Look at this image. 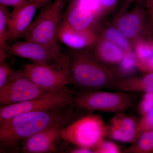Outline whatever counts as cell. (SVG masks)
<instances>
[{"instance_id":"ffe728a7","label":"cell","mask_w":153,"mask_h":153,"mask_svg":"<svg viewBox=\"0 0 153 153\" xmlns=\"http://www.w3.org/2000/svg\"><path fill=\"white\" fill-rule=\"evenodd\" d=\"M134 52L137 58L138 62H144L153 57V47L152 41L142 38L132 44Z\"/></svg>"},{"instance_id":"7c38bea8","label":"cell","mask_w":153,"mask_h":153,"mask_svg":"<svg viewBox=\"0 0 153 153\" xmlns=\"http://www.w3.org/2000/svg\"><path fill=\"white\" fill-rule=\"evenodd\" d=\"M37 8L29 2L24 5L14 8L10 14L8 22L9 40L15 41L24 37L27 33L33 22Z\"/></svg>"},{"instance_id":"9a60e30c","label":"cell","mask_w":153,"mask_h":153,"mask_svg":"<svg viewBox=\"0 0 153 153\" xmlns=\"http://www.w3.org/2000/svg\"><path fill=\"white\" fill-rule=\"evenodd\" d=\"M100 18L90 11L70 2L65 13L63 20L76 30L96 31Z\"/></svg>"},{"instance_id":"8992f818","label":"cell","mask_w":153,"mask_h":153,"mask_svg":"<svg viewBox=\"0 0 153 153\" xmlns=\"http://www.w3.org/2000/svg\"><path fill=\"white\" fill-rule=\"evenodd\" d=\"M74 91L67 88L57 91H47L43 95L28 101L1 106L0 121L25 113L51 111L72 105Z\"/></svg>"},{"instance_id":"d6986e66","label":"cell","mask_w":153,"mask_h":153,"mask_svg":"<svg viewBox=\"0 0 153 153\" xmlns=\"http://www.w3.org/2000/svg\"><path fill=\"white\" fill-rule=\"evenodd\" d=\"M102 36L121 48L126 52L134 51L131 41L115 26L107 28Z\"/></svg>"},{"instance_id":"52a82bcc","label":"cell","mask_w":153,"mask_h":153,"mask_svg":"<svg viewBox=\"0 0 153 153\" xmlns=\"http://www.w3.org/2000/svg\"><path fill=\"white\" fill-rule=\"evenodd\" d=\"M8 50L14 55L34 63L58 65L68 74L70 56L63 54L58 45H44L25 40L9 45Z\"/></svg>"},{"instance_id":"7a4b0ae2","label":"cell","mask_w":153,"mask_h":153,"mask_svg":"<svg viewBox=\"0 0 153 153\" xmlns=\"http://www.w3.org/2000/svg\"><path fill=\"white\" fill-rule=\"evenodd\" d=\"M67 74L69 84L78 91L117 89L123 77L116 71L99 62L85 52H72Z\"/></svg>"},{"instance_id":"8fae6325","label":"cell","mask_w":153,"mask_h":153,"mask_svg":"<svg viewBox=\"0 0 153 153\" xmlns=\"http://www.w3.org/2000/svg\"><path fill=\"white\" fill-rule=\"evenodd\" d=\"M115 26L131 41L134 42L147 33L144 12L139 7L120 15L116 21Z\"/></svg>"},{"instance_id":"5bb4252c","label":"cell","mask_w":153,"mask_h":153,"mask_svg":"<svg viewBox=\"0 0 153 153\" xmlns=\"http://www.w3.org/2000/svg\"><path fill=\"white\" fill-rule=\"evenodd\" d=\"M98 37L96 31L76 30L63 20L57 34L58 40L76 51L94 46Z\"/></svg>"},{"instance_id":"83f0119b","label":"cell","mask_w":153,"mask_h":153,"mask_svg":"<svg viewBox=\"0 0 153 153\" xmlns=\"http://www.w3.org/2000/svg\"><path fill=\"white\" fill-rule=\"evenodd\" d=\"M137 67L141 71L145 73L153 72V57L146 62H137Z\"/></svg>"},{"instance_id":"5b68a950","label":"cell","mask_w":153,"mask_h":153,"mask_svg":"<svg viewBox=\"0 0 153 153\" xmlns=\"http://www.w3.org/2000/svg\"><path fill=\"white\" fill-rule=\"evenodd\" d=\"M67 0H55L43 7L33 21L25 38L44 45H57V34L64 18V8Z\"/></svg>"},{"instance_id":"4dcf8cb0","label":"cell","mask_w":153,"mask_h":153,"mask_svg":"<svg viewBox=\"0 0 153 153\" xmlns=\"http://www.w3.org/2000/svg\"><path fill=\"white\" fill-rule=\"evenodd\" d=\"M30 3H33L37 8L43 7L52 2V0H28Z\"/></svg>"},{"instance_id":"9c48e42d","label":"cell","mask_w":153,"mask_h":153,"mask_svg":"<svg viewBox=\"0 0 153 153\" xmlns=\"http://www.w3.org/2000/svg\"><path fill=\"white\" fill-rule=\"evenodd\" d=\"M47 91L24 76L22 69L15 71L6 84L0 88V105L28 101L39 97Z\"/></svg>"},{"instance_id":"277c9868","label":"cell","mask_w":153,"mask_h":153,"mask_svg":"<svg viewBox=\"0 0 153 153\" xmlns=\"http://www.w3.org/2000/svg\"><path fill=\"white\" fill-rule=\"evenodd\" d=\"M108 126L100 116L85 114L62 128L63 140L78 147L93 150L107 137Z\"/></svg>"},{"instance_id":"6da1fadb","label":"cell","mask_w":153,"mask_h":153,"mask_svg":"<svg viewBox=\"0 0 153 153\" xmlns=\"http://www.w3.org/2000/svg\"><path fill=\"white\" fill-rule=\"evenodd\" d=\"M91 112L71 105L54 110L25 113L0 121V145L9 149L16 148L21 141L38 132L55 127H64Z\"/></svg>"},{"instance_id":"484cf974","label":"cell","mask_w":153,"mask_h":153,"mask_svg":"<svg viewBox=\"0 0 153 153\" xmlns=\"http://www.w3.org/2000/svg\"><path fill=\"white\" fill-rule=\"evenodd\" d=\"M93 151L95 153H120L122 150L115 143L105 139Z\"/></svg>"},{"instance_id":"ac0fdd59","label":"cell","mask_w":153,"mask_h":153,"mask_svg":"<svg viewBox=\"0 0 153 153\" xmlns=\"http://www.w3.org/2000/svg\"><path fill=\"white\" fill-rule=\"evenodd\" d=\"M122 153H153V128L140 136L129 147L121 151Z\"/></svg>"},{"instance_id":"836d02e7","label":"cell","mask_w":153,"mask_h":153,"mask_svg":"<svg viewBox=\"0 0 153 153\" xmlns=\"http://www.w3.org/2000/svg\"><path fill=\"white\" fill-rule=\"evenodd\" d=\"M147 33L150 35V39L149 40L153 42V24H149V27L148 28Z\"/></svg>"},{"instance_id":"e575fe53","label":"cell","mask_w":153,"mask_h":153,"mask_svg":"<svg viewBox=\"0 0 153 153\" xmlns=\"http://www.w3.org/2000/svg\"><path fill=\"white\" fill-rule=\"evenodd\" d=\"M134 1V0H126V1L128 3H131Z\"/></svg>"},{"instance_id":"2e32d148","label":"cell","mask_w":153,"mask_h":153,"mask_svg":"<svg viewBox=\"0 0 153 153\" xmlns=\"http://www.w3.org/2000/svg\"><path fill=\"white\" fill-rule=\"evenodd\" d=\"M94 46V57L103 64H119L125 55L121 48L102 35L99 36Z\"/></svg>"},{"instance_id":"603a6c76","label":"cell","mask_w":153,"mask_h":153,"mask_svg":"<svg viewBox=\"0 0 153 153\" xmlns=\"http://www.w3.org/2000/svg\"><path fill=\"white\" fill-rule=\"evenodd\" d=\"M138 60L134 51L126 52L123 60L120 63V71L123 74L131 72L137 67Z\"/></svg>"},{"instance_id":"1f68e13d","label":"cell","mask_w":153,"mask_h":153,"mask_svg":"<svg viewBox=\"0 0 153 153\" xmlns=\"http://www.w3.org/2000/svg\"><path fill=\"white\" fill-rule=\"evenodd\" d=\"M146 2L150 19V24H153V0H146Z\"/></svg>"},{"instance_id":"f1b7e54d","label":"cell","mask_w":153,"mask_h":153,"mask_svg":"<svg viewBox=\"0 0 153 153\" xmlns=\"http://www.w3.org/2000/svg\"><path fill=\"white\" fill-rule=\"evenodd\" d=\"M28 0H0V4L7 7L13 6L14 8L19 7L27 4Z\"/></svg>"},{"instance_id":"30bf717a","label":"cell","mask_w":153,"mask_h":153,"mask_svg":"<svg viewBox=\"0 0 153 153\" xmlns=\"http://www.w3.org/2000/svg\"><path fill=\"white\" fill-rule=\"evenodd\" d=\"M62 128L55 127L47 129L23 140L22 152L46 153L57 152L58 144L63 140L61 134Z\"/></svg>"},{"instance_id":"4316f807","label":"cell","mask_w":153,"mask_h":153,"mask_svg":"<svg viewBox=\"0 0 153 153\" xmlns=\"http://www.w3.org/2000/svg\"><path fill=\"white\" fill-rule=\"evenodd\" d=\"M15 71L5 62L0 64V88L6 84Z\"/></svg>"},{"instance_id":"f546056e","label":"cell","mask_w":153,"mask_h":153,"mask_svg":"<svg viewBox=\"0 0 153 153\" xmlns=\"http://www.w3.org/2000/svg\"><path fill=\"white\" fill-rule=\"evenodd\" d=\"M105 13L112 10L117 3V0H99Z\"/></svg>"},{"instance_id":"44dd1931","label":"cell","mask_w":153,"mask_h":153,"mask_svg":"<svg viewBox=\"0 0 153 153\" xmlns=\"http://www.w3.org/2000/svg\"><path fill=\"white\" fill-rule=\"evenodd\" d=\"M10 14L6 7L0 4V50L7 53L8 50V22Z\"/></svg>"},{"instance_id":"7402d4cb","label":"cell","mask_w":153,"mask_h":153,"mask_svg":"<svg viewBox=\"0 0 153 153\" xmlns=\"http://www.w3.org/2000/svg\"><path fill=\"white\" fill-rule=\"evenodd\" d=\"M71 2L90 11L100 18L106 13L99 0H71Z\"/></svg>"},{"instance_id":"ba28073f","label":"cell","mask_w":153,"mask_h":153,"mask_svg":"<svg viewBox=\"0 0 153 153\" xmlns=\"http://www.w3.org/2000/svg\"><path fill=\"white\" fill-rule=\"evenodd\" d=\"M22 73L46 91L65 90L69 84L66 71L55 64L34 63L26 64L22 69Z\"/></svg>"},{"instance_id":"e0dca14e","label":"cell","mask_w":153,"mask_h":153,"mask_svg":"<svg viewBox=\"0 0 153 153\" xmlns=\"http://www.w3.org/2000/svg\"><path fill=\"white\" fill-rule=\"evenodd\" d=\"M117 89L128 92H147L153 91V72L141 76L123 77Z\"/></svg>"},{"instance_id":"3957f363","label":"cell","mask_w":153,"mask_h":153,"mask_svg":"<svg viewBox=\"0 0 153 153\" xmlns=\"http://www.w3.org/2000/svg\"><path fill=\"white\" fill-rule=\"evenodd\" d=\"M138 96L134 92H113L100 90L74 91L72 106L86 111L116 113L124 112L137 103Z\"/></svg>"},{"instance_id":"d6a6232c","label":"cell","mask_w":153,"mask_h":153,"mask_svg":"<svg viewBox=\"0 0 153 153\" xmlns=\"http://www.w3.org/2000/svg\"><path fill=\"white\" fill-rule=\"evenodd\" d=\"M70 153H94L93 150L87 148L78 147H76L75 149H73L70 151Z\"/></svg>"},{"instance_id":"d4e9b609","label":"cell","mask_w":153,"mask_h":153,"mask_svg":"<svg viewBox=\"0 0 153 153\" xmlns=\"http://www.w3.org/2000/svg\"><path fill=\"white\" fill-rule=\"evenodd\" d=\"M153 108V91L145 92L140 102L137 111L139 114L143 115Z\"/></svg>"},{"instance_id":"cb8c5ba5","label":"cell","mask_w":153,"mask_h":153,"mask_svg":"<svg viewBox=\"0 0 153 153\" xmlns=\"http://www.w3.org/2000/svg\"><path fill=\"white\" fill-rule=\"evenodd\" d=\"M153 128V108L139 119L137 130V141L143 134Z\"/></svg>"},{"instance_id":"4fadbf2b","label":"cell","mask_w":153,"mask_h":153,"mask_svg":"<svg viewBox=\"0 0 153 153\" xmlns=\"http://www.w3.org/2000/svg\"><path fill=\"white\" fill-rule=\"evenodd\" d=\"M138 121L124 112L116 114L108 126L107 137L120 142L133 144L137 141Z\"/></svg>"}]
</instances>
